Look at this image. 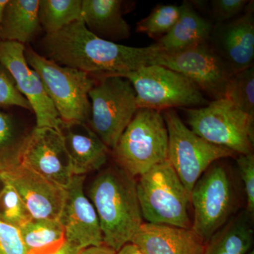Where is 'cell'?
<instances>
[{"mask_svg": "<svg viewBox=\"0 0 254 254\" xmlns=\"http://www.w3.org/2000/svg\"><path fill=\"white\" fill-rule=\"evenodd\" d=\"M235 198L226 168L217 162L212 164L190 193L193 208L191 230L205 244L225 225L235 208Z\"/></svg>", "mask_w": 254, "mask_h": 254, "instance_id": "obj_10", "label": "cell"}, {"mask_svg": "<svg viewBox=\"0 0 254 254\" xmlns=\"http://www.w3.org/2000/svg\"><path fill=\"white\" fill-rule=\"evenodd\" d=\"M8 0H0V41L1 40V26H2L3 14L4 10Z\"/></svg>", "mask_w": 254, "mask_h": 254, "instance_id": "obj_36", "label": "cell"}, {"mask_svg": "<svg viewBox=\"0 0 254 254\" xmlns=\"http://www.w3.org/2000/svg\"><path fill=\"white\" fill-rule=\"evenodd\" d=\"M225 98L254 119V66L233 75Z\"/></svg>", "mask_w": 254, "mask_h": 254, "instance_id": "obj_27", "label": "cell"}, {"mask_svg": "<svg viewBox=\"0 0 254 254\" xmlns=\"http://www.w3.org/2000/svg\"><path fill=\"white\" fill-rule=\"evenodd\" d=\"M112 152L117 165L134 177L168 160V132L161 112L137 110Z\"/></svg>", "mask_w": 254, "mask_h": 254, "instance_id": "obj_5", "label": "cell"}, {"mask_svg": "<svg viewBox=\"0 0 254 254\" xmlns=\"http://www.w3.org/2000/svg\"><path fill=\"white\" fill-rule=\"evenodd\" d=\"M187 123L195 134L237 155L253 153L254 119L227 98L187 110Z\"/></svg>", "mask_w": 254, "mask_h": 254, "instance_id": "obj_8", "label": "cell"}, {"mask_svg": "<svg viewBox=\"0 0 254 254\" xmlns=\"http://www.w3.org/2000/svg\"><path fill=\"white\" fill-rule=\"evenodd\" d=\"M247 0H213L210 1V13L215 24L228 22L243 12L248 4Z\"/></svg>", "mask_w": 254, "mask_h": 254, "instance_id": "obj_31", "label": "cell"}, {"mask_svg": "<svg viewBox=\"0 0 254 254\" xmlns=\"http://www.w3.org/2000/svg\"><path fill=\"white\" fill-rule=\"evenodd\" d=\"M5 185H6V181H5L4 177H3L2 175L0 173V193H1V191L4 190Z\"/></svg>", "mask_w": 254, "mask_h": 254, "instance_id": "obj_37", "label": "cell"}, {"mask_svg": "<svg viewBox=\"0 0 254 254\" xmlns=\"http://www.w3.org/2000/svg\"><path fill=\"white\" fill-rule=\"evenodd\" d=\"M82 0H39L38 18L46 34L81 20Z\"/></svg>", "mask_w": 254, "mask_h": 254, "instance_id": "obj_25", "label": "cell"}, {"mask_svg": "<svg viewBox=\"0 0 254 254\" xmlns=\"http://www.w3.org/2000/svg\"><path fill=\"white\" fill-rule=\"evenodd\" d=\"M180 14V5L159 4L136 25V31L158 40L173 28Z\"/></svg>", "mask_w": 254, "mask_h": 254, "instance_id": "obj_26", "label": "cell"}, {"mask_svg": "<svg viewBox=\"0 0 254 254\" xmlns=\"http://www.w3.org/2000/svg\"><path fill=\"white\" fill-rule=\"evenodd\" d=\"M81 252V250L70 245L65 241L64 243L59 249L48 254H79Z\"/></svg>", "mask_w": 254, "mask_h": 254, "instance_id": "obj_34", "label": "cell"}, {"mask_svg": "<svg viewBox=\"0 0 254 254\" xmlns=\"http://www.w3.org/2000/svg\"><path fill=\"white\" fill-rule=\"evenodd\" d=\"M20 164L64 189L74 176L61 132L49 127L30 133Z\"/></svg>", "mask_w": 254, "mask_h": 254, "instance_id": "obj_13", "label": "cell"}, {"mask_svg": "<svg viewBox=\"0 0 254 254\" xmlns=\"http://www.w3.org/2000/svg\"><path fill=\"white\" fill-rule=\"evenodd\" d=\"M134 88L138 109L161 112L176 108H198L210 102L181 73L160 65H148L121 75Z\"/></svg>", "mask_w": 254, "mask_h": 254, "instance_id": "obj_6", "label": "cell"}, {"mask_svg": "<svg viewBox=\"0 0 254 254\" xmlns=\"http://www.w3.org/2000/svg\"><path fill=\"white\" fill-rule=\"evenodd\" d=\"M130 243L145 254H204L205 244L193 230L143 223Z\"/></svg>", "mask_w": 254, "mask_h": 254, "instance_id": "obj_17", "label": "cell"}, {"mask_svg": "<svg viewBox=\"0 0 254 254\" xmlns=\"http://www.w3.org/2000/svg\"><path fill=\"white\" fill-rule=\"evenodd\" d=\"M136 190L142 218L148 223L191 228L190 196L168 160L141 175Z\"/></svg>", "mask_w": 254, "mask_h": 254, "instance_id": "obj_4", "label": "cell"}, {"mask_svg": "<svg viewBox=\"0 0 254 254\" xmlns=\"http://www.w3.org/2000/svg\"><path fill=\"white\" fill-rule=\"evenodd\" d=\"M117 254H145L138 247L132 243L127 244L122 247Z\"/></svg>", "mask_w": 254, "mask_h": 254, "instance_id": "obj_35", "label": "cell"}, {"mask_svg": "<svg viewBox=\"0 0 254 254\" xmlns=\"http://www.w3.org/2000/svg\"><path fill=\"white\" fill-rule=\"evenodd\" d=\"M247 214L225 224L205 244L204 254H246L253 244L254 232Z\"/></svg>", "mask_w": 254, "mask_h": 254, "instance_id": "obj_22", "label": "cell"}, {"mask_svg": "<svg viewBox=\"0 0 254 254\" xmlns=\"http://www.w3.org/2000/svg\"><path fill=\"white\" fill-rule=\"evenodd\" d=\"M88 196L99 219L103 245L118 252L143 223L134 177L117 164L108 167L92 182Z\"/></svg>", "mask_w": 254, "mask_h": 254, "instance_id": "obj_2", "label": "cell"}, {"mask_svg": "<svg viewBox=\"0 0 254 254\" xmlns=\"http://www.w3.org/2000/svg\"><path fill=\"white\" fill-rule=\"evenodd\" d=\"M0 254H27L19 230L1 221Z\"/></svg>", "mask_w": 254, "mask_h": 254, "instance_id": "obj_32", "label": "cell"}, {"mask_svg": "<svg viewBox=\"0 0 254 254\" xmlns=\"http://www.w3.org/2000/svg\"><path fill=\"white\" fill-rule=\"evenodd\" d=\"M0 106H16L32 110L28 100L20 93L9 72L0 65Z\"/></svg>", "mask_w": 254, "mask_h": 254, "instance_id": "obj_30", "label": "cell"}, {"mask_svg": "<svg viewBox=\"0 0 254 254\" xmlns=\"http://www.w3.org/2000/svg\"><path fill=\"white\" fill-rule=\"evenodd\" d=\"M163 116L168 132V160L190 199L195 184L212 164L237 154L195 134L184 124L175 110H165Z\"/></svg>", "mask_w": 254, "mask_h": 254, "instance_id": "obj_9", "label": "cell"}, {"mask_svg": "<svg viewBox=\"0 0 254 254\" xmlns=\"http://www.w3.org/2000/svg\"><path fill=\"white\" fill-rule=\"evenodd\" d=\"M249 254H254V251H252V252H251Z\"/></svg>", "mask_w": 254, "mask_h": 254, "instance_id": "obj_38", "label": "cell"}, {"mask_svg": "<svg viewBox=\"0 0 254 254\" xmlns=\"http://www.w3.org/2000/svg\"><path fill=\"white\" fill-rule=\"evenodd\" d=\"M152 65H160L181 73L214 100L226 98L235 73L210 42L174 54L161 53Z\"/></svg>", "mask_w": 254, "mask_h": 254, "instance_id": "obj_11", "label": "cell"}, {"mask_svg": "<svg viewBox=\"0 0 254 254\" xmlns=\"http://www.w3.org/2000/svg\"><path fill=\"white\" fill-rule=\"evenodd\" d=\"M41 44L48 59L95 78L121 76L152 65L162 53L155 43L135 48L102 39L88 31L83 21L46 34Z\"/></svg>", "mask_w": 254, "mask_h": 254, "instance_id": "obj_1", "label": "cell"}, {"mask_svg": "<svg viewBox=\"0 0 254 254\" xmlns=\"http://www.w3.org/2000/svg\"><path fill=\"white\" fill-rule=\"evenodd\" d=\"M238 155L237 166L247 195L246 214L249 218H252L254 214V155L253 153Z\"/></svg>", "mask_w": 254, "mask_h": 254, "instance_id": "obj_29", "label": "cell"}, {"mask_svg": "<svg viewBox=\"0 0 254 254\" xmlns=\"http://www.w3.org/2000/svg\"><path fill=\"white\" fill-rule=\"evenodd\" d=\"M79 254H117V252L110 247L103 245L98 247H88L81 250Z\"/></svg>", "mask_w": 254, "mask_h": 254, "instance_id": "obj_33", "label": "cell"}, {"mask_svg": "<svg viewBox=\"0 0 254 254\" xmlns=\"http://www.w3.org/2000/svg\"><path fill=\"white\" fill-rule=\"evenodd\" d=\"M95 79L88 93L91 104L88 126L113 150L138 110L136 92L130 81L121 76Z\"/></svg>", "mask_w": 254, "mask_h": 254, "instance_id": "obj_7", "label": "cell"}, {"mask_svg": "<svg viewBox=\"0 0 254 254\" xmlns=\"http://www.w3.org/2000/svg\"><path fill=\"white\" fill-rule=\"evenodd\" d=\"M25 58L41 78L62 123L88 125L91 114L88 93L96 79L80 70L60 65L30 48L25 49Z\"/></svg>", "mask_w": 254, "mask_h": 254, "instance_id": "obj_3", "label": "cell"}, {"mask_svg": "<svg viewBox=\"0 0 254 254\" xmlns=\"http://www.w3.org/2000/svg\"><path fill=\"white\" fill-rule=\"evenodd\" d=\"M121 0H83L81 20L88 31L106 41L129 38L131 29L123 17Z\"/></svg>", "mask_w": 254, "mask_h": 254, "instance_id": "obj_20", "label": "cell"}, {"mask_svg": "<svg viewBox=\"0 0 254 254\" xmlns=\"http://www.w3.org/2000/svg\"><path fill=\"white\" fill-rule=\"evenodd\" d=\"M32 219L21 197L14 187L6 181L4 190L0 193V221L19 230Z\"/></svg>", "mask_w": 254, "mask_h": 254, "instance_id": "obj_28", "label": "cell"}, {"mask_svg": "<svg viewBox=\"0 0 254 254\" xmlns=\"http://www.w3.org/2000/svg\"><path fill=\"white\" fill-rule=\"evenodd\" d=\"M85 175H74L66 188V197L59 220L70 245L84 250L103 245L99 219L91 200L85 195Z\"/></svg>", "mask_w": 254, "mask_h": 254, "instance_id": "obj_15", "label": "cell"}, {"mask_svg": "<svg viewBox=\"0 0 254 254\" xmlns=\"http://www.w3.org/2000/svg\"><path fill=\"white\" fill-rule=\"evenodd\" d=\"M65 146L73 175H85L100 170L108 159L109 148L92 131L88 124H62Z\"/></svg>", "mask_w": 254, "mask_h": 254, "instance_id": "obj_18", "label": "cell"}, {"mask_svg": "<svg viewBox=\"0 0 254 254\" xmlns=\"http://www.w3.org/2000/svg\"><path fill=\"white\" fill-rule=\"evenodd\" d=\"M29 134L11 115L0 110V170L21 163Z\"/></svg>", "mask_w": 254, "mask_h": 254, "instance_id": "obj_24", "label": "cell"}, {"mask_svg": "<svg viewBox=\"0 0 254 254\" xmlns=\"http://www.w3.org/2000/svg\"><path fill=\"white\" fill-rule=\"evenodd\" d=\"M39 0H8L3 14L1 40L24 45L41 30Z\"/></svg>", "mask_w": 254, "mask_h": 254, "instance_id": "obj_21", "label": "cell"}, {"mask_svg": "<svg viewBox=\"0 0 254 254\" xmlns=\"http://www.w3.org/2000/svg\"><path fill=\"white\" fill-rule=\"evenodd\" d=\"M254 1H249L243 14L214 25L209 41L235 73L254 66Z\"/></svg>", "mask_w": 254, "mask_h": 254, "instance_id": "obj_16", "label": "cell"}, {"mask_svg": "<svg viewBox=\"0 0 254 254\" xmlns=\"http://www.w3.org/2000/svg\"><path fill=\"white\" fill-rule=\"evenodd\" d=\"M5 180L21 197L33 219H59L66 197V189L19 164L0 170Z\"/></svg>", "mask_w": 254, "mask_h": 254, "instance_id": "obj_14", "label": "cell"}, {"mask_svg": "<svg viewBox=\"0 0 254 254\" xmlns=\"http://www.w3.org/2000/svg\"><path fill=\"white\" fill-rule=\"evenodd\" d=\"M214 24L202 16L191 1L180 5V14L173 28L157 40L163 54H174L210 41Z\"/></svg>", "mask_w": 254, "mask_h": 254, "instance_id": "obj_19", "label": "cell"}, {"mask_svg": "<svg viewBox=\"0 0 254 254\" xmlns=\"http://www.w3.org/2000/svg\"><path fill=\"white\" fill-rule=\"evenodd\" d=\"M25 49L21 43L0 41V65L9 72L18 91L31 105L36 115V127H49L60 132L63 123L41 78L26 62Z\"/></svg>", "mask_w": 254, "mask_h": 254, "instance_id": "obj_12", "label": "cell"}, {"mask_svg": "<svg viewBox=\"0 0 254 254\" xmlns=\"http://www.w3.org/2000/svg\"><path fill=\"white\" fill-rule=\"evenodd\" d=\"M27 254H48L64 243L65 231L59 219H32L19 229Z\"/></svg>", "mask_w": 254, "mask_h": 254, "instance_id": "obj_23", "label": "cell"}]
</instances>
